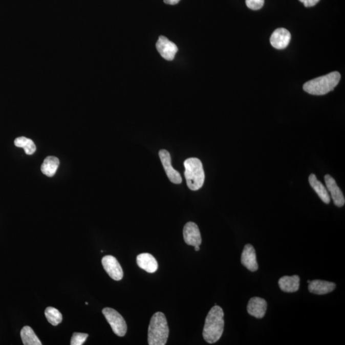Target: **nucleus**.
<instances>
[{"mask_svg": "<svg viewBox=\"0 0 345 345\" xmlns=\"http://www.w3.org/2000/svg\"><path fill=\"white\" fill-rule=\"evenodd\" d=\"M340 79L341 75L338 72H333L308 81L304 84L303 90L311 95H326L333 91L334 88L338 85Z\"/></svg>", "mask_w": 345, "mask_h": 345, "instance_id": "obj_3", "label": "nucleus"}, {"mask_svg": "<svg viewBox=\"0 0 345 345\" xmlns=\"http://www.w3.org/2000/svg\"><path fill=\"white\" fill-rule=\"evenodd\" d=\"M184 164L187 186L192 190H199L205 182V172L202 162L199 159L192 158L185 160Z\"/></svg>", "mask_w": 345, "mask_h": 345, "instance_id": "obj_4", "label": "nucleus"}, {"mask_svg": "<svg viewBox=\"0 0 345 345\" xmlns=\"http://www.w3.org/2000/svg\"><path fill=\"white\" fill-rule=\"evenodd\" d=\"M291 40L289 31L285 28H277L273 32L270 38L271 45L277 50H283L287 47Z\"/></svg>", "mask_w": 345, "mask_h": 345, "instance_id": "obj_11", "label": "nucleus"}, {"mask_svg": "<svg viewBox=\"0 0 345 345\" xmlns=\"http://www.w3.org/2000/svg\"><path fill=\"white\" fill-rule=\"evenodd\" d=\"M267 304L264 298L254 297L249 300L247 310L249 315L256 318L264 317L266 313Z\"/></svg>", "mask_w": 345, "mask_h": 345, "instance_id": "obj_13", "label": "nucleus"}, {"mask_svg": "<svg viewBox=\"0 0 345 345\" xmlns=\"http://www.w3.org/2000/svg\"><path fill=\"white\" fill-rule=\"evenodd\" d=\"M299 1L303 3L306 7H311L317 4L320 0H299Z\"/></svg>", "mask_w": 345, "mask_h": 345, "instance_id": "obj_24", "label": "nucleus"}, {"mask_svg": "<svg viewBox=\"0 0 345 345\" xmlns=\"http://www.w3.org/2000/svg\"><path fill=\"white\" fill-rule=\"evenodd\" d=\"M278 284H279L280 289L283 292H295L299 289L300 277L297 275H292V276L285 275L280 278Z\"/></svg>", "mask_w": 345, "mask_h": 345, "instance_id": "obj_16", "label": "nucleus"}, {"mask_svg": "<svg viewBox=\"0 0 345 345\" xmlns=\"http://www.w3.org/2000/svg\"><path fill=\"white\" fill-rule=\"evenodd\" d=\"M102 313L110 324L113 333L118 336H124L127 333V327L122 316L117 311L110 308L103 309Z\"/></svg>", "mask_w": 345, "mask_h": 345, "instance_id": "obj_5", "label": "nucleus"}, {"mask_svg": "<svg viewBox=\"0 0 345 345\" xmlns=\"http://www.w3.org/2000/svg\"><path fill=\"white\" fill-rule=\"evenodd\" d=\"M241 263L251 272H255L258 269L257 263L255 249L251 244H246L244 246L241 256Z\"/></svg>", "mask_w": 345, "mask_h": 345, "instance_id": "obj_12", "label": "nucleus"}, {"mask_svg": "<svg viewBox=\"0 0 345 345\" xmlns=\"http://www.w3.org/2000/svg\"><path fill=\"white\" fill-rule=\"evenodd\" d=\"M264 0H246L247 6L251 10H257L262 9L264 5Z\"/></svg>", "mask_w": 345, "mask_h": 345, "instance_id": "obj_23", "label": "nucleus"}, {"mask_svg": "<svg viewBox=\"0 0 345 345\" xmlns=\"http://www.w3.org/2000/svg\"><path fill=\"white\" fill-rule=\"evenodd\" d=\"M23 344L25 345H41L40 341L36 336L34 331L29 326H25L20 331Z\"/></svg>", "mask_w": 345, "mask_h": 345, "instance_id": "obj_19", "label": "nucleus"}, {"mask_svg": "<svg viewBox=\"0 0 345 345\" xmlns=\"http://www.w3.org/2000/svg\"><path fill=\"white\" fill-rule=\"evenodd\" d=\"M45 316L48 321L53 326H58L62 321V315L57 309L48 307L45 310Z\"/></svg>", "mask_w": 345, "mask_h": 345, "instance_id": "obj_21", "label": "nucleus"}, {"mask_svg": "<svg viewBox=\"0 0 345 345\" xmlns=\"http://www.w3.org/2000/svg\"><path fill=\"white\" fill-rule=\"evenodd\" d=\"M309 182H310L311 187L315 190L316 194L320 197L321 200L326 204H329L331 202V197L328 190L322 184V183L319 181L315 174L310 175V176L309 177Z\"/></svg>", "mask_w": 345, "mask_h": 345, "instance_id": "obj_17", "label": "nucleus"}, {"mask_svg": "<svg viewBox=\"0 0 345 345\" xmlns=\"http://www.w3.org/2000/svg\"><path fill=\"white\" fill-rule=\"evenodd\" d=\"M59 165H60V161L57 158L54 156L48 157L43 162L42 166H41V171L46 176L52 177L57 171Z\"/></svg>", "mask_w": 345, "mask_h": 345, "instance_id": "obj_18", "label": "nucleus"}, {"mask_svg": "<svg viewBox=\"0 0 345 345\" xmlns=\"http://www.w3.org/2000/svg\"><path fill=\"white\" fill-rule=\"evenodd\" d=\"M180 0H164V3L168 5H176L179 4Z\"/></svg>", "mask_w": 345, "mask_h": 345, "instance_id": "obj_25", "label": "nucleus"}, {"mask_svg": "<svg viewBox=\"0 0 345 345\" xmlns=\"http://www.w3.org/2000/svg\"><path fill=\"white\" fill-rule=\"evenodd\" d=\"M335 283L323 280H313L309 283L308 289L311 293L316 295H325L335 289Z\"/></svg>", "mask_w": 345, "mask_h": 345, "instance_id": "obj_14", "label": "nucleus"}, {"mask_svg": "<svg viewBox=\"0 0 345 345\" xmlns=\"http://www.w3.org/2000/svg\"><path fill=\"white\" fill-rule=\"evenodd\" d=\"M102 264L105 272L111 278L115 281H120L123 276L122 267L115 257L107 255L103 257Z\"/></svg>", "mask_w": 345, "mask_h": 345, "instance_id": "obj_6", "label": "nucleus"}, {"mask_svg": "<svg viewBox=\"0 0 345 345\" xmlns=\"http://www.w3.org/2000/svg\"><path fill=\"white\" fill-rule=\"evenodd\" d=\"M195 251H198L200 250V246H195Z\"/></svg>", "mask_w": 345, "mask_h": 345, "instance_id": "obj_26", "label": "nucleus"}, {"mask_svg": "<svg viewBox=\"0 0 345 345\" xmlns=\"http://www.w3.org/2000/svg\"><path fill=\"white\" fill-rule=\"evenodd\" d=\"M325 182L328 190L331 193L334 205L338 207H343L345 203V198L343 192L337 185L336 180L331 175H326Z\"/></svg>", "mask_w": 345, "mask_h": 345, "instance_id": "obj_10", "label": "nucleus"}, {"mask_svg": "<svg viewBox=\"0 0 345 345\" xmlns=\"http://www.w3.org/2000/svg\"><path fill=\"white\" fill-rule=\"evenodd\" d=\"M169 336L168 322L164 314L157 312L151 318L148 331V343L150 345H164Z\"/></svg>", "mask_w": 345, "mask_h": 345, "instance_id": "obj_2", "label": "nucleus"}, {"mask_svg": "<svg viewBox=\"0 0 345 345\" xmlns=\"http://www.w3.org/2000/svg\"><path fill=\"white\" fill-rule=\"evenodd\" d=\"M14 144L17 147L24 148L27 155H32L36 150L35 143L30 139L25 137L17 138L15 139Z\"/></svg>", "mask_w": 345, "mask_h": 345, "instance_id": "obj_20", "label": "nucleus"}, {"mask_svg": "<svg viewBox=\"0 0 345 345\" xmlns=\"http://www.w3.org/2000/svg\"><path fill=\"white\" fill-rule=\"evenodd\" d=\"M225 327L224 312L220 306H214L208 312L203 328V336L207 343L213 344L220 340Z\"/></svg>", "mask_w": 345, "mask_h": 345, "instance_id": "obj_1", "label": "nucleus"}, {"mask_svg": "<svg viewBox=\"0 0 345 345\" xmlns=\"http://www.w3.org/2000/svg\"><path fill=\"white\" fill-rule=\"evenodd\" d=\"M159 155L169 180L175 184H181L182 181L181 175L171 166L170 154L166 150H161L159 152Z\"/></svg>", "mask_w": 345, "mask_h": 345, "instance_id": "obj_7", "label": "nucleus"}, {"mask_svg": "<svg viewBox=\"0 0 345 345\" xmlns=\"http://www.w3.org/2000/svg\"><path fill=\"white\" fill-rule=\"evenodd\" d=\"M185 243L189 246H200L202 244V236L199 228L197 224L193 222H189L184 226L183 230Z\"/></svg>", "mask_w": 345, "mask_h": 345, "instance_id": "obj_9", "label": "nucleus"}, {"mask_svg": "<svg viewBox=\"0 0 345 345\" xmlns=\"http://www.w3.org/2000/svg\"><path fill=\"white\" fill-rule=\"evenodd\" d=\"M310 282H311V281H310V280H308V284H309V283H310Z\"/></svg>", "mask_w": 345, "mask_h": 345, "instance_id": "obj_27", "label": "nucleus"}, {"mask_svg": "<svg viewBox=\"0 0 345 345\" xmlns=\"http://www.w3.org/2000/svg\"><path fill=\"white\" fill-rule=\"evenodd\" d=\"M156 48L162 57L169 61L174 60L178 51V48L175 44L164 36L159 37L156 44Z\"/></svg>", "mask_w": 345, "mask_h": 345, "instance_id": "obj_8", "label": "nucleus"}, {"mask_svg": "<svg viewBox=\"0 0 345 345\" xmlns=\"http://www.w3.org/2000/svg\"><path fill=\"white\" fill-rule=\"evenodd\" d=\"M89 334L85 333H74L71 340V345H81L87 340Z\"/></svg>", "mask_w": 345, "mask_h": 345, "instance_id": "obj_22", "label": "nucleus"}, {"mask_svg": "<svg viewBox=\"0 0 345 345\" xmlns=\"http://www.w3.org/2000/svg\"><path fill=\"white\" fill-rule=\"evenodd\" d=\"M139 267L148 273H154L158 269V262L152 254L141 253L136 258Z\"/></svg>", "mask_w": 345, "mask_h": 345, "instance_id": "obj_15", "label": "nucleus"}]
</instances>
